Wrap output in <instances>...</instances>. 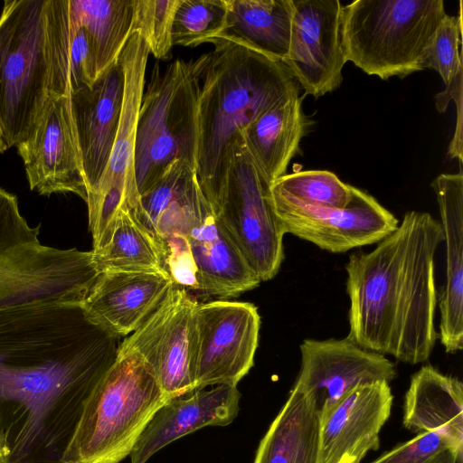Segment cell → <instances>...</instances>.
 Returning a JSON list of instances; mask_svg holds the SVG:
<instances>
[{
  "label": "cell",
  "mask_w": 463,
  "mask_h": 463,
  "mask_svg": "<svg viewBox=\"0 0 463 463\" xmlns=\"http://www.w3.org/2000/svg\"><path fill=\"white\" fill-rule=\"evenodd\" d=\"M120 336L82 303L0 310V463H64L90 394Z\"/></svg>",
  "instance_id": "1"
},
{
  "label": "cell",
  "mask_w": 463,
  "mask_h": 463,
  "mask_svg": "<svg viewBox=\"0 0 463 463\" xmlns=\"http://www.w3.org/2000/svg\"><path fill=\"white\" fill-rule=\"evenodd\" d=\"M443 240L438 220L410 211L372 251L350 255L348 339L403 363L429 359L438 338L435 253Z\"/></svg>",
  "instance_id": "2"
},
{
  "label": "cell",
  "mask_w": 463,
  "mask_h": 463,
  "mask_svg": "<svg viewBox=\"0 0 463 463\" xmlns=\"http://www.w3.org/2000/svg\"><path fill=\"white\" fill-rule=\"evenodd\" d=\"M210 43L214 50L193 62L200 82L196 173L213 204L243 147L244 129L299 85L281 61L226 40Z\"/></svg>",
  "instance_id": "3"
},
{
  "label": "cell",
  "mask_w": 463,
  "mask_h": 463,
  "mask_svg": "<svg viewBox=\"0 0 463 463\" xmlns=\"http://www.w3.org/2000/svg\"><path fill=\"white\" fill-rule=\"evenodd\" d=\"M166 401L141 356L118 349L84 404L63 462H121Z\"/></svg>",
  "instance_id": "4"
},
{
  "label": "cell",
  "mask_w": 463,
  "mask_h": 463,
  "mask_svg": "<svg viewBox=\"0 0 463 463\" xmlns=\"http://www.w3.org/2000/svg\"><path fill=\"white\" fill-rule=\"evenodd\" d=\"M446 14L442 0H354L342 10L345 61L384 80L422 71L423 52Z\"/></svg>",
  "instance_id": "5"
},
{
  "label": "cell",
  "mask_w": 463,
  "mask_h": 463,
  "mask_svg": "<svg viewBox=\"0 0 463 463\" xmlns=\"http://www.w3.org/2000/svg\"><path fill=\"white\" fill-rule=\"evenodd\" d=\"M199 79L192 61L156 62L143 91L135 143L138 194L150 188L175 160L196 168Z\"/></svg>",
  "instance_id": "6"
},
{
  "label": "cell",
  "mask_w": 463,
  "mask_h": 463,
  "mask_svg": "<svg viewBox=\"0 0 463 463\" xmlns=\"http://www.w3.org/2000/svg\"><path fill=\"white\" fill-rule=\"evenodd\" d=\"M46 0H5L0 15V124L8 149L32 133L48 98Z\"/></svg>",
  "instance_id": "7"
},
{
  "label": "cell",
  "mask_w": 463,
  "mask_h": 463,
  "mask_svg": "<svg viewBox=\"0 0 463 463\" xmlns=\"http://www.w3.org/2000/svg\"><path fill=\"white\" fill-rule=\"evenodd\" d=\"M270 185L242 147L232 159L213 213L260 281L273 279L284 259V230Z\"/></svg>",
  "instance_id": "8"
},
{
  "label": "cell",
  "mask_w": 463,
  "mask_h": 463,
  "mask_svg": "<svg viewBox=\"0 0 463 463\" xmlns=\"http://www.w3.org/2000/svg\"><path fill=\"white\" fill-rule=\"evenodd\" d=\"M148 54L145 41L133 33L119 55L124 93L118 131L105 171L86 201L89 228L99 238L112 232L122 205L135 210L138 203L135 143Z\"/></svg>",
  "instance_id": "9"
},
{
  "label": "cell",
  "mask_w": 463,
  "mask_h": 463,
  "mask_svg": "<svg viewBox=\"0 0 463 463\" xmlns=\"http://www.w3.org/2000/svg\"><path fill=\"white\" fill-rule=\"evenodd\" d=\"M100 273L91 250L23 246L0 260V310L83 303Z\"/></svg>",
  "instance_id": "10"
},
{
  "label": "cell",
  "mask_w": 463,
  "mask_h": 463,
  "mask_svg": "<svg viewBox=\"0 0 463 463\" xmlns=\"http://www.w3.org/2000/svg\"><path fill=\"white\" fill-rule=\"evenodd\" d=\"M194 324L195 390L237 386L254 364L260 327L257 307L222 299L198 302Z\"/></svg>",
  "instance_id": "11"
},
{
  "label": "cell",
  "mask_w": 463,
  "mask_h": 463,
  "mask_svg": "<svg viewBox=\"0 0 463 463\" xmlns=\"http://www.w3.org/2000/svg\"><path fill=\"white\" fill-rule=\"evenodd\" d=\"M198 301L174 286L157 308L118 347L139 354L166 400L195 391L194 311Z\"/></svg>",
  "instance_id": "12"
},
{
  "label": "cell",
  "mask_w": 463,
  "mask_h": 463,
  "mask_svg": "<svg viewBox=\"0 0 463 463\" xmlns=\"http://www.w3.org/2000/svg\"><path fill=\"white\" fill-rule=\"evenodd\" d=\"M274 212L284 230L321 250L342 253L378 243L399 220L373 195L352 185V199L343 209L307 205L270 190Z\"/></svg>",
  "instance_id": "13"
},
{
  "label": "cell",
  "mask_w": 463,
  "mask_h": 463,
  "mask_svg": "<svg viewBox=\"0 0 463 463\" xmlns=\"http://www.w3.org/2000/svg\"><path fill=\"white\" fill-rule=\"evenodd\" d=\"M15 147L32 191L71 193L87 201L71 97H48L32 133Z\"/></svg>",
  "instance_id": "14"
},
{
  "label": "cell",
  "mask_w": 463,
  "mask_h": 463,
  "mask_svg": "<svg viewBox=\"0 0 463 463\" xmlns=\"http://www.w3.org/2000/svg\"><path fill=\"white\" fill-rule=\"evenodd\" d=\"M301 366L294 386L316 402L320 422L354 388L396 375L384 355L364 349L347 337L305 339L300 345Z\"/></svg>",
  "instance_id": "15"
},
{
  "label": "cell",
  "mask_w": 463,
  "mask_h": 463,
  "mask_svg": "<svg viewBox=\"0 0 463 463\" xmlns=\"http://www.w3.org/2000/svg\"><path fill=\"white\" fill-rule=\"evenodd\" d=\"M288 54L284 63L305 95L319 98L343 80V5L339 0H293Z\"/></svg>",
  "instance_id": "16"
},
{
  "label": "cell",
  "mask_w": 463,
  "mask_h": 463,
  "mask_svg": "<svg viewBox=\"0 0 463 463\" xmlns=\"http://www.w3.org/2000/svg\"><path fill=\"white\" fill-rule=\"evenodd\" d=\"M194 262L198 296L228 298L258 287L260 280L215 216L203 194L185 223Z\"/></svg>",
  "instance_id": "17"
},
{
  "label": "cell",
  "mask_w": 463,
  "mask_h": 463,
  "mask_svg": "<svg viewBox=\"0 0 463 463\" xmlns=\"http://www.w3.org/2000/svg\"><path fill=\"white\" fill-rule=\"evenodd\" d=\"M174 286L164 271L107 269L99 275L82 306L100 326L127 336L148 318Z\"/></svg>",
  "instance_id": "18"
},
{
  "label": "cell",
  "mask_w": 463,
  "mask_h": 463,
  "mask_svg": "<svg viewBox=\"0 0 463 463\" xmlns=\"http://www.w3.org/2000/svg\"><path fill=\"white\" fill-rule=\"evenodd\" d=\"M123 93L124 71L118 57L92 85L71 96L88 194L99 181L109 162Z\"/></svg>",
  "instance_id": "19"
},
{
  "label": "cell",
  "mask_w": 463,
  "mask_h": 463,
  "mask_svg": "<svg viewBox=\"0 0 463 463\" xmlns=\"http://www.w3.org/2000/svg\"><path fill=\"white\" fill-rule=\"evenodd\" d=\"M237 386L214 385L167 400L137 439L130 463H146L161 449L197 430L232 423L240 410Z\"/></svg>",
  "instance_id": "20"
},
{
  "label": "cell",
  "mask_w": 463,
  "mask_h": 463,
  "mask_svg": "<svg viewBox=\"0 0 463 463\" xmlns=\"http://www.w3.org/2000/svg\"><path fill=\"white\" fill-rule=\"evenodd\" d=\"M393 396L388 382L360 385L322 420L317 463H339L380 446L379 433L390 417Z\"/></svg>",
  "instance_id": "21"
},
{
  "label": "cell",
  "mask_w": 463,
  "mask_h": 463,
  "mask_svg": "<svg viewBox=\"0 0 463 463\" xmlns=\"http://www.w3.org/2000/svg\"><path fill=\"white\" fill-rule=\"evenodd\" d=\"M43 19L47 96L71 97L98 78L90 36L70 0H46Z\"/></svg>",
  "instance_id": "22"
},
{
  "label": "cell",
  "mask_w": 463,
  "mask_h": 463,
  "mask_svg": "<svg viewBox=\"0 0 463 463\" xmlns=\"http://www.w3.org/2000/svg\"><path fill=\"white\" fill-rule=\"evenodd\" d=\"M445 243V284L439 299V338L445 351L463 348V171L441 174L431 183Z\"/></svg>",
  "instance_id": "23"
},
{
  "label": "cell",
  "mask_w": 463,
  "mask_h": 463,
  "mask_svg": "<svg viewBox=\"0 0 463 463\" xmlns=\"http://www.w3.org/2000/svg\"><path fill=\"white\" fill-rule=\"evenodd\" d=\"M403 426L415 433L433 431L444 437L462 461L463 384L431 365L411 379L405 394Z\"/></svg>",
  "instance_id": "24"
},
{
  "label": "cell",
  "mask_w": 463,
  "mask_h": 463,
  "mask_svg": "<svg viewBox=\"0 0 463 463\" xmlns=\"http://www.w3.org/2000/svg\"><path fill=\"white\" fill-rule=\"evenodd\" d=\"M309 125L298 90L281 99L244 129L243 148L269 185L286 175Z\"/></svg>",
  "instance_id": "25"
},
{
  "label": "cell",
  "mask_w": 463,
  "mask_h": 463,
  "mask_svg": "<svg viewBox=\"0 0 463 463\" xmlns=\"http://www.w3.org/2000/svg\"><path fill=\"white\" fill-rule=\"evenodd\" d=\"M320 417L314 400L293 386L261 439L253 463H317Z\"/></svg>",
  "instance_id": "26"
},
{
  "label": "cell",
  "mask_w": 463,
  "mask_h": 463,
  "mask_svg": "<svg viewBox=\"0 0 463 463\" xmlns=\"http://www.w3.org/2000/svg\"><path fill=\"white\" fill-rule=\"evenodd\" d=\"M293 12V0H228L226 25L216 38L284 61Z\"/></svg>",
  "instance_id": "27"
},
{
  "label": "cell",
  "mask_w": 463,
  "mask_h": 463,
  "mask_svg": "<svg viewBox=\"0 0 463 463\" xmlns=\"http://www.w3.org/2000/svg\"><path fill=\"white\" fill-rule=\"evenodd\" d=\"M196 168L184 160L171 163L157 181L139 195L136 214L159 238L192 206L202 193Z\"/></svg>",
  "instance_id": "28"
},
{
  "label": "cell",
  "mask_w": 463,
  "mask_h": 463,
  "mask_svg": "<svg viewBox=\"0 0 463 463\" xmlns=\"http://www.w3.org/2000/svg\"><path fill=\"white\" fill-rule=\"evenodd\" d=\"M135 0H70L88 33L98 77L118 61L132 29Z\"/></svg>",
  "instance_id": "29"
},
{
  "label": "cell",
  "mask_w": 463,
  "mask_h": 463,
  "mask_svg": "<svg viewBox=\"0 0 463 463\" xmlns=\"http://www.w3.org/2000/svg\"><path fill=\"white\" fill-rule=\"evenodd\" d=\"M92 252L101 271L124 269L165 272L160 241L127 205H122L118 212L109 241L99 250Z\"/></svg>",
  "instance_id": "30"
},
{
  "label": "cell",
  "mask_w": 463,
  "mask_h": 463,
  "mask_svg": "<svg viewBox=\"0 0 463 463\" xmlns=\"http://www.w3.org/2000/svg\"><path fill=\"white\" fill-rule=\"evenodd\" d=\"M270 190L315 207L343 209L352 199V185L326 170L286 174L271 184Z\"/></svg>",
  "instance_id": "31"
},
{
  "label": "cell",
  "mask_w": 463,
  "mask_h": 463,
  "mask_svg": "<svg viewBox=\"0 0 463 463\" xmlns=\"http://www.w3.org/2000/svg\"><path fill=\"white\" fill-rule=\"evenodd\" d=\"M228 0H180L172 25V44L195 47L224 29Z\"/></svg>",
  "instance_id": "32"
},
{
  "label": "cell",
  "mask_w": 463,
  "mask_h": 463,
  "mask_svg": "<svg viewBox=\"0 0 463 463\" xmlns=\"http://www.w3.org/2000/svg\"><path fill=\"white\" fill-rule=\"evenodd\" d=\"M180 0H135L131 33H137L156 59L171 56L172 25Z\"/></svg>",
  "instance_id": "33"
},
{
  "label": "cell",
  "mask_w": 463,
  "mask_h": 463,
  "mask_svg": "<svg viewBox=\"0 0 463 463\" xmlns=\"http://www.w3.org/2000/svg\"><path fill=\"white\" fill-rule=\"evenodd\" d=\"M462 2L458 16L446 14L423 52L420 68L432 69L441 77L445 85L463 71Z\"/></svg>",
  "instance_id": "34"
},
{
  "label": "cell",
  "mask_w": 463,
  "mask_h": 463,
  "mask_svg": "<svg viewBox=\"0 0 463 463\" xmlns=\"http://www.w3.org/2000/svg\"><path fill=\"white\" fill-rule=\"evenodd\" d=\"M39 234L40 225H29L16 195L0 187V260L23 246L40 242Z\"/></svg>",
  "instance_id": "35"
},
{
  "label": "cell",
  "mask_w": 463,
  "mask_h": 463,
  "mask_svg": "<svg viewBox=\"0 0 463 463\" xmlns=\"http://www.w3.org/2000/svg\"><path fill=\"white\" fill-rule=\"evenodd\" d=\"M450 449L449 441L433 431H425L392 450L383 454L372 463H424L437 454Z\"/></svg>",
  "instance_id": "36"
},
{
  "label": "cell",
  "mask_w": 463,
  "mask_h": 463,
  "mask_svg": "<svg viewBox=\"0 0 463 463\" xmlns=\"http://www.w3.org/2000/svg\"><path fill=\"white\" fill-rule=\"evenodd\" d=\"M462 76L463 71L446 85L445 90L435 97V104L439 112L443 113L447 109L448 103L453 99L457 108V121L454 135L449 146L448 155L450 158L458 159L462 164V129H463V98H462Z\"/></svg>",
  "instance_id": "37"
},
{
  "label": "cell",
  "mask_w": 463,
  "mask_h": 463,
  "mask_svg": "<svg viewBox=\"0 0 463 463\" xmlns=\"http://www.w3.org/2000/svg\"><path fill=\"white\" fill-rule=\"evenodd\" d=\"M462 461L450 449H446L430 458L424 463H461Z\"/></svg>",
  "instance_id": "38"
},
{
  "label": "cell",
  "mask_w": 463,
  "mask_h": 463,
  "mask_svg": "<svg viewBox=\"0 0 463 463\" xmlns=\"http://www.w3.org/2000/svg\"><path fill=\"white\" fill-rule=\"evenodd\" d=\"M364 456L365 455L361 454V453L355 454V455H351V456H345L340 460L339 463H360Z\"/></svg>",
  "instance_id": "39"
},
{
  "label": "cell",
  "mask_w": 463,
  "mask_h": 463,
  "mask_svg": "<svg viewBox=\"0 0 463 463\" xmlns=\"http://www.w3.org/2000/svg\"><path fill=\"white\" fill-rule=\"evenodd\" d=\"M7 149H8V147H7L6 143H5L4 133H3V130H2V128H1V124H0V154L4 153Z\"/></svg>",
  "instance_id": "40"
}]
</instances>
